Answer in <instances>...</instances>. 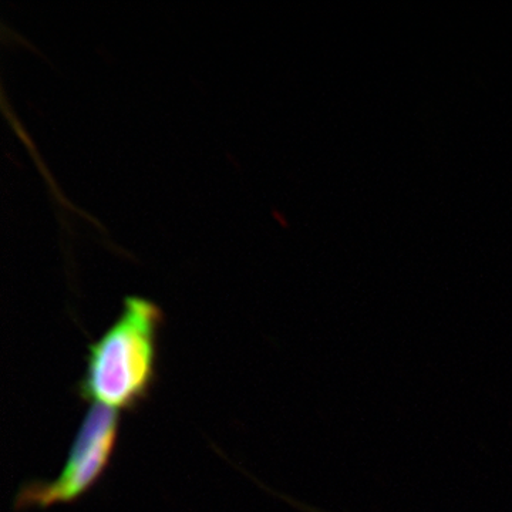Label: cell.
<instances>
[{
    "label": "cell",
    "instance_id": "6da1fadb",
    "mask_svg": "<svg viewBox=\"0 0 512 512\" xmlns=\"http://www.w3.org/2000/svg\"><path fill=\"white\" fill-rule=\"evenodd\" d=\"M163 309L143 296H126L116 320L87 346L86 366L76 384L83 402L114 412H137L153 393Z\"/></svg>",
    "mask_w": 512,
    "mask_h": 512
},
{
    "label": "cell",
    "instance_id": "7a4b0ae2",
    "mask_svg": "<svg viewBox=\"0 0 512 512\" xmlns=\"http://www.w3.org/2000/svg\"><path fill=\"white\" fill-rule=\"evenodd\" d=\"M119 436L120 413L92 404L84 414L59 476L52 481L32 480L23 484L13 500V510H45L82 500L109 470Z\"/></svg>",
    "mask_w": 512,
    "mask_h": 512
},
{
    "label": "cell",
    "instance_id": "3957f363",
    "mask_svg": "<svg viewBox=\"0 0 512 512\" xmlns=\"http://www.w3.org/2000/svg\"><path fill=\"white\" fill-rule=\"evenodd\" d=\"M293 505H295V507L301 508V510L306 511V512H325V511L316 510V508L308 507V505H302L301 503H293Z\"/></svg>",
    "mask_w": 512,
    "mask_h": 512
}]
</instances>
